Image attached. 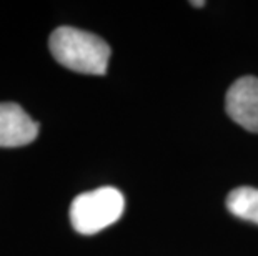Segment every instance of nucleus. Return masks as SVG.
Listing matches in <instances>:
<instances>
[{
	"label": "nucleus",
	"instance_id": "obj_1",
	"mask_svg": "<svg viewBox=\"0 0 258 256\" xmlns=\"http://www.w3.org/2000/svg\"><path fill=\"white\" fill-rule=\"evenodd\" d=\"M48 47L53 58L74 72L89 75H103L107 72L110 47L90 32L58 27L52 32Z\"/></svg>",
	"mask_w": 258,
	"mask_h": 256
},
{
	"label": "nucleus",
	"instance_id": "obj_2",
	"mask_svg": "<svg viewBox=\"0 0 258 256\" xmlns=\"http://www.w3.org/2000/svg\"><path fill=\"white\" fill-rule=\"evenodd\" d=\"M125 210L123 195L117 188L103 187L79 195L70 205V221L82 235H93L113 225Z\"/></svg>",
	"mask_w": 258,
	"mask_h": 256
},
{
	"label": "nucleus",
	"instance_id": "obj_3",
	"mask_svg": "<svg viewBox=\"0 0 258 256\" xmlns=\"http://www.w3.org/2000/svg\"><path fill=\"white\" fill-rule=\"evenodd\" d=\"M225 108L240 127L258 133V78L241 77L235 81L227 92Z\"/></svg>",
	"mask_w": 258,
	"mask_h": 256
},
{
	"label": "nucleus",
	"instance_id": "obj_4",
	"mask_svg": "<svg viewBox=\"0 0 258 256\" xmlns=\"http://www.w3.org/2000/svg\"><path fill=\"white\" fill-rule=\"evenodd\" d=\"M38 135V123L17 103H0V146L14 148L32 143Z\"/></svg>",
	"mask_w": 258,
	"mask_h": 256
},
{
	"label": "nucleus",
	"instance_id": "obj_5",
	"mask_svg": "<svg viewBox=\"0 0 258 256\" xmlns=\"http://www.w3.org/2000/svg\"><path fill=\"white\" fill-rule=\"evenodd\" d=\"M227 206L232 215L241 220L258 223V188L241 187L230 192Z\"/></svg>",
	"mask_w": 258,
	"mask_h": 256
}]
</instances>
